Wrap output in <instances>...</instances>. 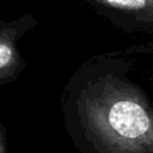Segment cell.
<instances>
[{
  "label": "cell",
  "instance_id": "cell-1",
  "mask_svg": "<svg viewBox=\"0 0 153 153\" xmlns=\"http://www.w3.org/2000/svg\"><path fill=\"white\" fill-rule=\"evenodd\" d=\"M108 5L127 11H147L153 6V0H103Z\"/></svg>",
  "mask_w": 153,
  "mask_h": 153
},
{
  "label": "cell",
  "instance_id": "cell-2",
  "mask_svg": "<svg viewBox=\"0 0 153 153\" xmlns=\"http://www.w3.org/2000/svg\"><path fill=\"white\" fill-rule=\"evenodd\" d=\"M12 57V50L7 44L0 43V68L6 66Z\"/></svg>",
  "mask_w": 153,
  "mask_h": 153
},
{
  "label": "cell",
  "instance_id": "cell-3",
  "mask_svg": "<svg viewBox=\"0 0 153 153\" xmlns=\"http://www.w3.org/2000/svg\"><path fill=\"white\" fill-rule=\"evenodd\" d=\"M149 86H151V90L153 91V72H152L151 78H149Z\"/></svg>",
  "mask_w": 153,
  "mask_h": 153
}]
</instances>
